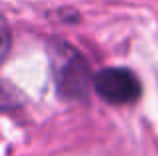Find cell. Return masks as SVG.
<instances>
[{
	"label": "cell",
	"mask_w": 158,
	"mask_h": 156,
	"mask_svg": "<svg viewBox=\"0 0 158 156\" xmlns=\"http://www.w3.org/2000/svg\"><path fill=\"white\" fill-rule=\"evenodd\" d=\"M50 66L56 92L62 100L86 102L94 88L90 64L74 46L62 40H50Z\"/></svg>",
	"instance_id": "obj_1"
},
{
	"label": "cell",
	"mask_w": 158,
	"mask_h": 156,
	"mask_svg": "<svg viewBox=\"0 0 158 156\" xmlns=\"http://www.w3.org/2000/svg\"><path fill=\"white\" fill-rule=\"evenodd\" d=\"M2 34H4V46H2V56H6L8 54V42H10V32H8V26H6V22H2Z\"/></svg>",
	"instance_id": "obj_3"
},
{
	"label": "cell",
	"mask_w": 158,
	"mask_h": 156,
	"mask_svg": "<svg viewBox=\"0 0 158 156\" xmlns=\"http://www.w3.org/2000/svg\"><path fill=\"white\" fill-rule=\"evenodd\" d=\"M94 92L108 104H134L142 96L138 76L124 66H106L94 74Z\"/></svg>",
	"instance_id": "obj_2"
}]
</instances>
